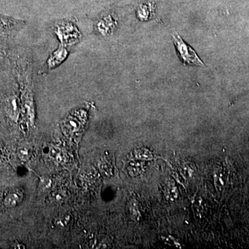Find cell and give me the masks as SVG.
<instances>
[{"label":"cell","instance_id":"6da1fadb","mask_svg":"<svg viewBox=\"0 0 249 249\" xmlns=\"http://www.w3.org/2000/svg\"><path fill=\"white\" fill-rule=\"evenodd\" d=\"M173 42L180 60L183 64L194 66H204V63L198 56L196 51L187 45L178 34L173 35Z\"/></svg>","mask_w":249,"mask_h":249},{"label":"cell","instance_id":"7a4b0ae2","mask_svg":"<svg viewBox=\"0 0 249 249\" xmlns=\"http://www.w3.org/2000/svg\"><path fill=\"white\" fill-rule=\"evenodd\" d=\"M25 25L24 21L0 14V42L14 38Z\"/></svg>","mask_w":249,"mask_h":249},{"label":"cell","instance_id":"3957f363","mask_svg":"<svg viewBox=\"0 0 249 249\" xmlns=\"http://www.w3.org/2000/svg\"><path fill=\"white\" fill-rule=\"evenodd\" d=\"M55 32L62 45L74 43L80 37L78 29L71 22L60 23L57 26Z\"/></svg>","mask_w":249,"mask_h":249},{"label":"cell","instance_id":"277c9868","mask_svg":"<svg viewBox=\"0 0 249 249\" xmlns=\"http://www.w3.org/2000/svg\"><path fill=\"white\" fill-rule=\"evenodd\" d=\"M4 109L9 119L17 122L20 114V103L16 95H9L4 98Z\"/></svg>","mask_w":249,"mask_h":249},{"label":"cell","instance_id":"5b68a950","mask_svg":"<svg viewBox=\"0 0 249 249\" xmlns=\"http://www.w3.org/2000/svg\"><path fill=\"white\" fill-rule=\"evenodd\" d=\"M116 24L115 19L111 15H106L98 19L95 24V28L100 35L108 36L114 31Z\"/></svg>","mask_w":249,"mask_h":249},{"label":"cell","instance_id":"8992f818","mask_svg":"<svg viewBox=\"0 0 249 249\" xmlns=\"http://www.w3.org/2000/svg\"><path fill=\"white\" fill-rule=\"evenodd\" d=\"M67 55H68V51L64 47V45L60 46L49 58L47 61L49 69L58 66L67 58Z\"/></svg>","mask_w":249,"mask_h":249},{"label":"cell","instance_id":"52a82bcc","mask_svg":"<svg viewBox=\"0 0 249 249\" xmlns=\"http://www.w3.org/2000/svg\"><path fill=\"white\" fill-rule=\"evenodd\" d=\"M22 193L19 191H14L9 193L4 199V205L7 208H14L18 206L22 201Z\"/></svg>","mask_w":249,"mask_h":249},{"label":"cell","instance_id":"ba28073f","mask_svg":"<svg viewBox=\"0 0 249 249\" xmlns=\"http://www.w3.org/2000/svg\"><path fill=\"white\" fill-rule=\"evenodd\" d=\"M18 154L21 160H27L31 155L30 148L27 145H22L18 149Z\"/></svg>","mask_w":249,"mask_h":249},{"label":"cell","instance_id":"9c48e42d","mask_svg":"<svg viewBox=\"0 0 249 249\" xmlns=\"http://www.w3.org/2000/svg\"><path fill=\"white\" fill-rule=\"evenodd\" d=\"M51 182H52V181H51L50 178H44L41 179V187H42L44 190L48 189V188L51 187Z\"/></svg>","mask_w":249,"mask_h":249}]
</instances>
